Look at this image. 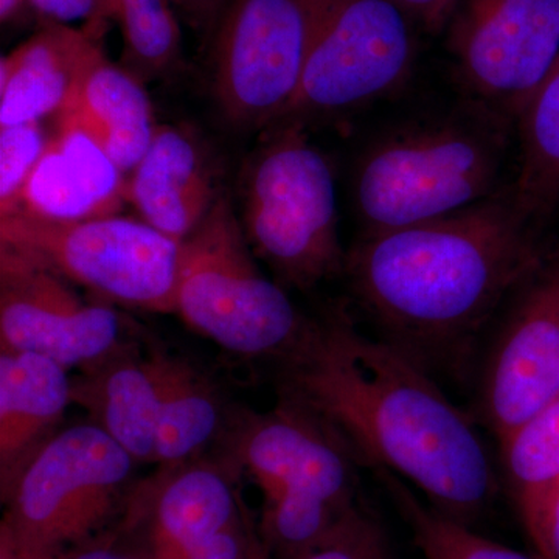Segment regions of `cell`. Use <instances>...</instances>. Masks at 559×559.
<instances>
[{
  "instance_id": "cell-23",
  "label": "cell",
  "mask_w": 559,
  "mask_h": 559,
  "mask_svg": "<svg viewBox=\"0 0 559 559\" xmlns=\"http://www.w3.org/2000/svg\"><path fill=\"white\" fill-rule=\"evenodd\" d=\"M499 460L522 518L559 487V399L499 441Z\"/></svg>"
},
{
  "instance_id": "cell-14",
  "label": "cell",
  "mask_w": 559,
  "mask_h": 559,
  "mask_svg": "<svg viewBox=\"0 0 559 559\" xmlns=\"http://www.w3.org/2000/svg\"><path fill=\"white\" fill-rule=\"evenodd\" d=\"M230 474L215 463L160 469L128 503L124 532L143 533V559H168L245 516Z\"/></svg>"
},
{
  "instance_id": "cell-22",
  "label": "cell",
  "mask_w": 559,
  "mask_h": 559,
  "mask_svg": "<svg viewBox=\"0 0 559 559\" xmlns=\"http://www.w3.org/2000/svg\"><path fill=\"white\" fill-rule=\"evenodd\" d=\"M514 128L520 160L510 191L521 212L540 227L559 204V57Z\"/></svg>"
},
{
  "instance_id": "cell-1",
  "label": "cell",
  "mask_w": 559,
  "mask_h": 559,
  "mask_svg": "<svg viewBox=\"0 0 559 559\" xmlns=\"http://www.w3.org/2000/svg\"><path fill=\"white\" fill-rule=\"evenodd\" d=\"M280 364L282 395L323 419L360 465L469 527L491 509L500 474L476 421L409 356L336 311L308 319Z\"/></svg>"
},
{
  "instance_id": "cell-2",
  "label": "cell",
  "mask_w": 559,
  "mask_h": 559,
  "mask_svg": "<svg viewBox=\"0 0 559 559\" xmlns=\"http://www.w3.org/2000/svg\"><path fill=\"white\" fill-rule=\"evenodd\" d=\"M538 229L509 186L447 218L362 235L344 272L377 337L433 374L468 358L503 301L540 270Z\"/></svg>"
},
{
  "instance_id": "cell-15",
  "label": "cell",
  "mask_w": 559,
  "mask_h": 559,
  "mask_svg": "<svg viewBox=\"0 0 559 559\" xmlns=\"http://www.w3.org/2000/svg\"><path fill=\"white\" fill-rule=\"evenodd\" d=\"M127 178L90 132L58 116L16 212L51 221L119 215L127 204Z\"/></svg>"
},
{
  "instance_id": "cell-13",
  "label": "cell",
  "mask_w": 559,
  "mask_h": 559,
  "mask_svg": "<svg viewBox=\"0 0 559 559\" xmlns=\"http://www.w3.org/2000/svg\"><path fill=\"white\" fill-rule=\"evenodd\" d=\"M234 448V459L257 481L263 500L299 491L336 506L359 503L358 459L299 401L282 395L267 414L245 419Z\"/></svg>"
},
{
  "instance_id": "cell-29",
  "label": "cell",
  "mask_w": 559,
  "mask_h": 559,
  "mask_svg": "<svg viewBox=\"0 0 559 559\" xmlns=\"http://www.w3.org/2000/svg\"><path fill=\"white\" fill-rule=\"evenodd\" d=\"M255 528L257 522L246 509L241 521L168 559H245Z\"/></svg>"
},
{
  "instance_id": "cell-33",
  "label": "cell",
  "mask_w": 559,
  "mask_h": 559,
  "mask_svg": "<svg viewBox=\"0 0 559 559\" xmlns=\"http://www.w3.org/2000/svg\"><path fill=\"white\" fill-rule=\"evenodd\" d=\"M171 2L200 21L212 20L221 5V0H171Z\"/></svg>"
},
{
  "instance_id": "cell-3",
  "label": "cell",
  "mask_w": 559,
  "mask_h": 559,
  "mask_svg": "<svg viewBox=\"0 0 559 559\" xmlns=\"http://www.w3.org/2000/svg\"><path fill=\"white\" fill-rule=\"evenodd\" d=\"M511 123L479 103L382 132L353 170L362 235L417 226L498 197Z\"/></svg>"
},
{
  "instance_id": "cell-35",
  "label": "cell",
  "mask_w": 559,
  "mask_h": 559,
  "mask_svg": "<svg viewBox=\"0 0 559 559\" xmlns=\"http://www.w3.org/2000/svg\"><path fill=\"white\" fill-rule=\"evenodd\" d=\"M25 9H27V0H0V17H2V22H10Z\"/></svg>"
},
{
  "instance_id": "cell-32",
  "label": "cell",
  "mask_w": 559,
  "mask_h": 559,
  "mask_svg": "<svg viewBox=\"0 0 559 559\" xmlns=\"http://www.w3.org/2000/svg\"><path fill=\"white\" fill-rule=\"evenodd\" d=\"M53 559H143L121 544L119 536L103 533L97 538L62 550Z\"/></svg>"
},
{
  "instance_id": "cell-21",
  "label": "cell",
  "mask_w": 559,
  "mask_h": 559,
  "mask_svg": "<svg viewBox=\"0 0 559 559\" xmlns=\"http://www.w3.org/2000/svg\"><path fill=\"white\" fill-rule=\"evenodd\" d=\"M157 385L156 447L153 463L171 469L190 462L216 436L221 407L215 389L189 360L151 349Z\"/></svg>"
},
{
  "instance_id": "cell-34",
  "label": "cell",
  "mask_w": 559,
  "mask_h": 559,
  "mask_svg": "<svg viewBox=\"0 0 559 559\" xmlns=\"http://www.w3.org/2000/svg\"><path fill=\"white\" fill-rule=\"evenodd\" d=\"M245 559H275L272 557L267 547L264 546L263 539H261L259 525L253 530L252 538H250L248 555H246Z\"/></svg>"
},
{
  "instance_id": "cell-19",
  "label": "cell",
  "mask_w": 559,
  "mask_h": 559,
  "mask_svg": "<svg viewBox=\"0 0 559 559\" xmlns=\"http://www.w3.org/2000/svg\"><path fill=\"white\" fill-rule=\"evenodd\" d=\"M72 404L120 444L134 462L153 463L157 385L148 356L124 342L109 356L72 377Z\"/></svg>"
},
{
  "instance_id": "cell-7",
  "label": "cell",
  "mask_w": 559,
  "mask_h": 559,
  "mask_svg": "<svg viewBox=\"0 0 559 559\" xmlns=\"http://www.w3.org/2000/svg\"><path fill=\"white\" fill-rule=\"evenodd\" d=\"M307 62L275 124L336 119L392 97L414 72V24L393 0H311ZM274 127V124H272Z\"/></svg>"
},
{
  "instance_id": "cell-30",
  "label": "cell",
  "mask_w": 559,
  "mask_h": 559,
  "mask_svg": "<svg viewBox=\"0 0 559 559\" xmlns=\"http://www.w3.org/2000/svg\"><path fill=\"white\" fill-rule=\"evenodd\" d=\"M539 559H559V487L521 518Z\"/></svg>"
},
{
  "instance_id": "cell-31",
  "label": "cell",
  "mask_w": 559,
  "mask_h": 559,
  "mask_svg": "<svg viewBox=\"0 0 559 559\" xmlns=\"http://www.w3.org/2000/svg\"><path fill=\"white\" fill-rule=\"evenodd\" d=\"M415 24L430 33L447 28L459 0H393Z\"/></svg>"
},
{
  "instance_id": "cell-6",
  "label": "cell",
  "mask_w": 559,
  "mask_h": 559,
  "mask_svg": "<svg viewBox=\"0 0 559 559\" xmlns=\"http://www.w3.org/2000/svg\"><path fill=\"white\" fill-rule=\"evenodd\" d=\"M134 463L94 423L55 433L2 496L0 544L14 559H53L103 535Z\"/></svg>"
},
{
  "instance_id": "cell-26",
  "label": "cell",
  "mask_w": 559,
  "mask_h": 559,
  "mask_svg": "<svg viewBox=\"0 0 559 559\" xmlns=\"http://www.w3.org/2000/svg\"><path fill=\"white\" fill-rule=\"evenodd\" d=\"M49 139L43 121L0 128V218L16 212L22 190Z\"/></svg>"
},
{
  "instance_id": "cell-10",
  "label": "cell",
  "mask_w": 559,
  "mask_h": 559,
  "mask_svg": "<svg viewBox=\"0 0 559 559\" xmlns=\"http://www.w3.org/2000/svg\"><path fill=\"white\" fill-rule=\"evenodd\" d=\"M448 28L468 100L516 123L559 57V0H459Z\"/></svg>"
},
{
  "instance_id": "cell-11",
  "label": "cell",
  "mask_w": 559,
  "mask_h": 559,
  "mask_svg": "<svg viewBox=\"0 0 559 559\" xmlns=\"http://www.w3.org/2000/svg\"><path fill=\"white\" fill-rule=\"evenodd\" d=\"M121 316L106 304H87L68 280L0 246V347L44 356L83 370L116 352Z\"/></svg>"
},
{
  "instance_id": "cell-24",
  "label": "cell",
  "mask_w": 559,
  "mask_h": 559,
  "mask_svg": "<svg viewBox=\"0 0 559 559\" xmlns=\"http://www.w3.org/2000/svg\"><path fill=\"white\" fill-rule=\"evenodd\" d=\"M425 559H539L481 536L469 525L432 509L406 481L373 469Z\"/></svg>"
},
{
  "instance_id": "cell-16",
  "label": "cell",
  "mask_w": 559,
  "mask_h": 559,
  "mask_svg": "<svg viewBox=\"0 0 559 559\" xmlns=\"http://www.w3.org/2000/svg\"><path fill=\"white\" fill-rule=\"evenodd\" d=\"M105 28L44 24L0 61V128L44 121L68 108L105 57Z\"/></svg>"
},
{
  "instance_id": "cell-12",
  "label": "cell",
  "mask_w": 559,
  "mask_h": 559,
  "mask_svg": "<svg viewBox=\"0 0 559 559\" xmlns=\"http://www.w3.org/2000/svg\"><path fill=\"white\" fill-rule=\"evenodd\" d=\"M559 399V266L521 288L492 342L477 396L481 425L500 441Z\"/></svg>"
},
{
  "instance_id": "cell-28",
  "label": "cell",
  "mask_w": 559,
  "mask_h": 559,
  "mask_svg": "<svg viewBox=\"0 0 559 559\" xmlns=\"http://www.w3.org/2000/svg\"><path fill=\"white\" fill-rule=\"evenodd\" d=\"M27 9L44 24L72 25L83 21L105 28L108 22H117L116 0H27Z\"/></svg>"
},
{
  "instance_id": "cell-18",
  "label": "cell",
  "mask_w": 559,
  "mask_h": 559,
  "mask_svg": "<svg viewBox=\"0 0 559 559\" xmlns=\"http://www.w3.org/2000/svg\"><path fill=\"white\" fill-rule=\"evenodd\" d=\"M72 404L69 370L25 352L0 355V491L9 492L33 455L55 436Z\"/></svg>"
},
{
  "instance_id": "cell-9",
  "label": "cell",
  "mask_w": 559,
  "mask_h": 559,
  "mask_svg": "<svg viewBox=\"0 0 559 559\" xmlns=\"http://www.w3.org/2000/svg\"><path fill=\"white\" fill-rule=\"evenodd\" d=\"M311 0H231L213 49V92L238 130H267L296 97L307 62Z\"/></svg>"
},
{
  "instance_id": "cell-25",
  "label": "cell",
  "mask_w": 559,
  "mask_h": 559,
  "mask_svg": "<svg viewBox=\"0 0 559 559\" xmlns=\"http://www.w3.org/2000/svg\"><path fill=\"white\" fill-rule=\"evenodd\" d=\"M124 61L140 80L167 75L179 62L180 31L171 0H116Z\"/></svg>"
},
{
  "instance_id": "cell-20",
  "label": "cell",
  "mask_w": 559,
  "mask_h": 559,
  "mask_svg": "<svg viewBox=\"0 0 559 559\" xmlns=\"http://www.w3.org/2000/svg\"><path fill=\"white\" fill-rule=\"evenodd\" d=\"M60 116L90 132L127 175L142 159L157 128L142 80L106 57L91 69Z\"/></svg>"
},
{
  "instance_id": "cell-8",
  "label": "cell",
  "mask_w": 559,
  "mask_h": 559,
  "mask_svg": "<svg viewBox=\"0 0 559 559\" xmlns=\"http://www.w3.org/2000/svg\"><path fill=\"white\" fill-rule=\"evenodd\" d=\"M180 245L145 221L110 215L51 221L16 212L0 218V246L68 282L143 311L175 312Z\"/></svg>"
},
{
  "instance_id": "cell-4",
  "label": "cell",
  "mask_w": 559,
  "mask_h": 559,
  "mask_svg": "<svg viewBox=\"0 0 559 559\" xmlns=\"http://www.w3.org/2000/svg\"><path fill=\"white\" fill-rule=\"evenodd\" d=\"M242 171L241 226L283 288L308 290L345 271L336 180L307 128L264 130Z\"/></svg>"
},
{
  "instance_id": "cell-27",
  "label": "cell",
  "mask_w": 559,
  "mask_h": 559,
  "mask_svg": "<svg viewBox=\"0 0 559 559\" xmlns=\"http://www.w3.org/2000/svg\"><path fill=\"white\" fill-rule=\"evenodd\" d=\"M299 559H392L388 536L362 503L348 511L325 539Z\"/></svg>"
},
{
  "instance_id": "cell-5",
  "label": "cell",
  "mask_w": 559,
  "mask_h": 559,
  "mask_svg": "<svg viewBox=\"0 0 559 559\" xmlns=\"http://www.w3.org/2000/svg\"><path fill=\"white\" fill-rule=\"evenodd\" d=\"M255 259L240 216L221 194L180 245L175 314L235 355L282 359L300 340L308 318Z\"/></svg>"
},
{
  "instance_id": "cell-17",
  "label": "cell",
  "mask_w": 559,
  "mask_h": 559,
  "mask_svg": "<svg viewBox=\"0 0 559 559\" xmlns=\"http://www.w3.org/2000/svg\"><path fill=\"white\" fill-rule=\"evenodd\" d=\"M219 197L193 135L170 124H157L148 148L127 178V204L139 218L182 242Z\"/></svg>"
},
{
  "instance_id": "cell-36",
  "label": "cell",
  "mask_w": 559,
  "mask_h": 559,
  "mask_svg": "<svg viewBox=\"0 0 559 559\" xmlns=\"http://www.w3.org/2000/svg\"><path fill=\"white\" fill-rule=\"evenodd\" d=\"M0 559H14V557L5 546H0Z\"/></svg>"
}]
</instances>
